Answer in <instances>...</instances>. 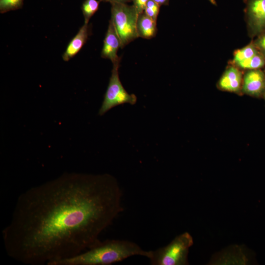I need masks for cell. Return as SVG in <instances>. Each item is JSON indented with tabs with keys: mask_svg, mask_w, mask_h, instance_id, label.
Listing matches in <instances>:
<instances>
[{
	"mask_svg": "<svg viewBox=\"0 0 265 265\" xmlns=\"http://www.w3.org/2000/svg\"><path fill=\"white\" fill-rule=\"evenodd\" d=\"M122 192L109 174L64 173L18 197L3 229L8 256L29 265H52L98 244L123 211Z\"/></svg>",
	"mask_w": 265,
	"mask_h": 265,
	"instance_id": "obj_1",
	"label": "cell"
},
{
	"mask_svg": "<svg viewBox=\"0 0 265 265\" xmlns=\"http://www.w3.org/2000/svg\"><path fill=\"white\" fill-rule=\"evenodd\" d=\"M151 254V250H144L130 240L106 239L78 255L58 261L52 265H110L134 256L149 259Z\"/></svg>",
	"mask_w": 265,
	"mask_h": 265,
	"instance_id": "obj_2",
	"label": "cell"
},
{
	"mask_svg": "<svg viewBox=\"0 0 265 265\" xmlns=\"http://www.w3.org/2000/svg\"><path fill=\"white\" fill-rule=\"evenodd\" d=\"M193 244V238L189 233L177 236L167 245L151 251L149 259L150 265H188V251Z\"/></svg>",
	"mask_w": 265,
	"mask_h": 265,
	"instance_id": "obj_3",
	"label": "cell"
},
{
	"mask_svg": "<svg viewBox=\"0 0 265 265\" xmlns=\"http://www.w3.org/2000/svg\"><path fill=\"white\" fill-rule=\"evenodd\" d=\"M138 15L133 5L111 4L110 20L119 37L121 48L138 37L137 31Z\"/></svg>",
	"mask_w": 265,
	"mask_h": 265,
	"instance_id": "obj_4",
	"label": "cell"
},
{
	"mask_svg": "<svg viewBox=\"0 0 265 265\" xmlns=\"http://www.w3.org/2000/svg\"><path fill=\"white\" fill-rule=\"evenodd\" d=\"M119 63L113 64L111 75L98 112L100 116L119 105L126 103L134 105L136 103V96L134 94H129L120 81L118 72Z\"/></svg>",
	"mask_w": 265,
	"mask_h": 265,
	"instance_id": "obj_5",
	"label": "cell"
},
{
	"mask_svg": "<svg viewBox=\"0 0 265 265\" xmlns=\"http://www.w3.org/2000/svg\"><path fill=\"white\" fill-rule=\"evenodd\" d=\"M244 2L248 34L255 38L265 31V0H244Z\"/></svg>",
	"mask_w": 265,
	"mask_h": 265,
	"instance_id": "obj_6",
	"label": "cell"
},
{
	"mask_svg": "<svg viewBox=\"0 0 265 265\" xmlns=\"http://www.w3.org/2000/svg\"><path fill=\"white\" fill-rule=\"evenodd\" d=\"M241 90L252 96H259L265 92V74L261 69L247 70L242 79Z\"/></svg>",
	"mask_w": 265,
	"mask_h": 265,
	"instance_id": "obj_7",
	"label": "cell"
},
{
	"mask_svg": "<svg viewBox=\"0 0 265 265\" xmlns=\"http://www.w3.org/2000/svg\"><path fill=\"white\" fill-rule=\"evenodd\" d=\"M120 47L121 44L119 37L110 20L104 41L101 57L110 59L113 64L120 62V58L117 55V52Z\"/></svg>",
	"mask_w": 265,
	"mask_h": 265,
	"instance_id": "obj_8",
	"label": "cell"
},
{
	"mask_svg": "<svg viewBox=\"0 0 265 265\" xmlns=\"http://www.w3.org/2000/svg\"><path fill=\"white\" fill-rule=\"evenodd\" d=\"M242 74L237 67H228L224 71L218 81L220 89L231 92H238L241 89Z\"/></svg>",
	"mask_w": 265,
	"mask_h": 265,
	"instance_id": "obj_9",
	"label": "cell"
},
{
	"mask_svg": "<svg viewBox=\"0 0 265 265\" xmlns=\"http://www.w3.org/2000/svg\"><path fill=\"white\" fill-rule=\"evenodd\" d=\"M89 34L88 24L84 23L68 45L65 52L62 55V58L64 61H69L78 53L86 43Z\"/></svg>",
	"mask_w": 265,
	"mask_h": 265,
	"instance_id": "obj_10",
	"label": "cell"
},
{
	"mask_svg": "<svg viewBox=\"0 0 265 265\" xmlns=\"http://www.w3.org/2000/svg\"><path fill=\"white\" fill-rule=\"evenodd\" d=\"M138 37L146 39L154 37L157 32L156 22L144 12L138 15L137 22Z\"/></svg>",
	"mask_w": 265,
	"mask_h": 265,
	"instance_id": "obj_11",
	"label": "cell"
},
{
	"mask_svg": "<svg viewBox=\"0 0 265 265\" xmlns=\"http://www.w3.org/2000/svg\"><path fill=\"white\" fill-rule=\"evenodd\" d=\"M233 65L244 70L259 69L265 65V58L259 53L249 59L238 62Z\"/></svg>",
	"mask_w": 265,
	"mask_h": 265,
	"instance_id": "obj_12",
	"label": "cell"
},
{
	"mask_svg": "<svg viewBox=\"0 0 265 265\" xmlns=\"http://www.w3.org/2000/svg\"><path fill=\"white\" fill-rule=\"evenodd\" d=\"M260 52L252 41L242 48L235 51L232 61L233 64L249 59Z\"/></svg>",
	"mask_w": 265,
	"mask_h": 265,
	"instance_id": "obj_13",
	"label": "cell"
},
{
	"mask_svg": "<svg viewBox=\"0 0 265 265\" xmlns=\"http://www.w3.org/2000/svg\"><path fill=\"white\" fill-rule=\"evenodd\" d=\"M99 0H85L81 6V10L84 18V23L88 24L91 17L97 11Z\"/></svg>",
	"mask_w": 265,
	"mask_h": 265,
	"instance_id": "obj_14",
	"label": "cell"
},
{
	"mask_svg": "<svg viewBox=\"0 0 265 265\" xmlns=\"http://www.w3.org/2000/svg\"><path fill=\"white\" fill-rule=\"evenodd\" d=\"M24 0H0V12H7L20 9L23 5Z\"/></svg>",
	"mask_w": 265,
	"mask_h": 265,
	"instance_id": "obj_15",
	"label": "cell"
},
{
	"mask_svg": "<svg viewBox=\"0 0 265 265\" xmlns=\"http://www.w3.org/2000/svg\"><path fill=\"white\" fill-rule=\"evenodd\" d=\"M160 5L153 0H149L147 2L144 13L154 21H157L159 11Z\"/></svg>",
	"mask_w": 265,
	"mask_h": 265,
	"instance_id": "obj_16",
	"label": "cell"
},
{
	"mask_svg": "<svg viewBox=\"0 0 265 265\" xmlns=\"http://www.w3.org/2000/svg\"><path fill=\"white\" fill-rule=\"evenodd\" d=\"M259 52L265 58V31L252 41Z\"/></svg>",
	"mask_w": 265,
	"mask_h": 265,
	"instance_id": "obj_17",
	"label": "cell"
},
{
	"mask_svg": "<svg viewBox=\"0 0 265 265\" xmlns=\"http://www.w3.org/2000/svg\"><path fill=\"white\" fill-rule=\"evenodd\" d=\"M148 0H132L133 5L135 8L138 15L144 12Z\"/></svg>",
	"mask_w": 265,
	"mask_h": 265,
	"instance_id": "obj_18",
	"label": "cell"
},
{
	"mask_svg": "<svg viewBox=\"0 0 265 265\" xmlns=\"http://www.w3.org/2000/svg\"><path fill=\"white\" fill-rule=\"evenodd\" d=\"M132 1V0H99V1L109 2L111 4L114 3H126L128 2Z\"/></svg>",
	"mask_w": 265,
	"mask_h": 265,
	"instance_id": "obj_19",
	"label": "cell"
},
{
	"mask_svg": "<svg viewBox=\"0 0 265 265\" xmlns=\"http://www.w3.org/2000/svg\"><path fill=\"white\" fill-rule=\"evenodd\" d=\"M160 6L163 4H167L169 0H153Z\"/></svg>",
	"mask_w": 265,
	"mask_h": 265,
	"instance_id": "obj_20",
	"label": "cell"
},
{
	"mask_svg": "<svg viewBox=\"0 0 265 265\" xmlns=\"http://www.w3.org/2000/svg\"><path fill=\"white\" fill-rule=\"evenodd\" d=\"M212 4L214 5H216V2L215 0H208Z\"/></svg>",
	"mask_w": 265,
	"mask_h": 265,
	"instance_id": "obj_21",
	"label": "cell"
},
{
	"mask_svg": "<svg viewBox=\"0 0 265 265\" xmlns=\"http://www.w3.org/2000/svg\"></svg>",
	"mask_w": 265,
	"mask_h": 265,
	"instance_id": "obj_22",
	"label": "cell"
}]
</instances>
